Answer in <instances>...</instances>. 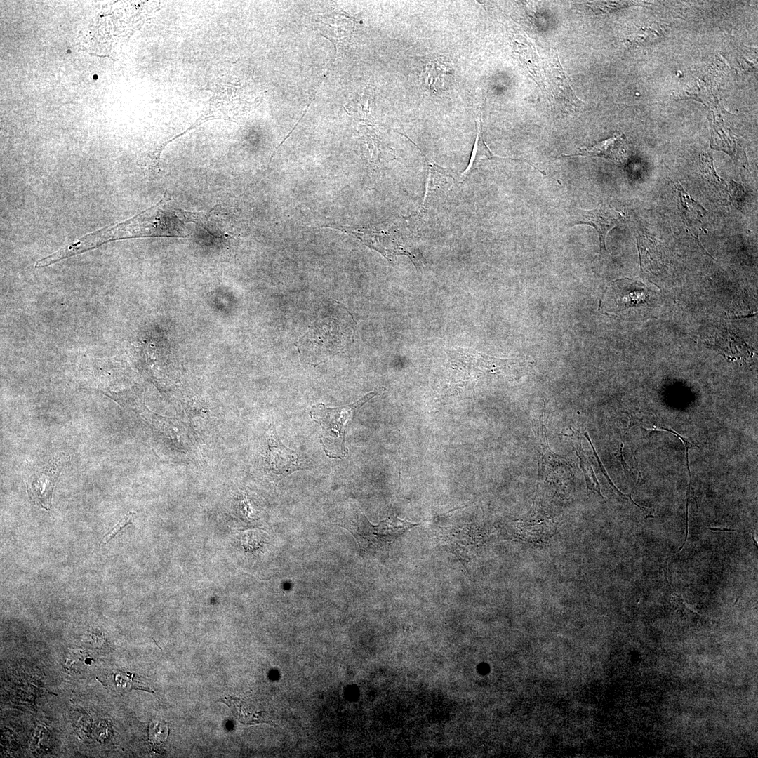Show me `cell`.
I'll use <instances>...</instances> for the list:
<instances>
[{"label":"cell","mask_w":758,"mask_h":758,"mask_svg":"<svg viewBox=\"0 0 758 758\" xmlns=\"http://www.w3.org/2000/svg\"><path fill=\"white\" fill-rule=\"evenodd\" d=\"M701 169L707 180L719 191L726 192V184L721 179L714 171L713 159L708 154H704L700 159Z\"/></svg>","instance_id":"14"},{"label":"cell","mask_w":758,"mask_h":758,"mask_svg":"<svg viewBox=\"0 0 758 758\" xmlns=\"http://www.w3.org/2000/svg\"><path fill=\"white\" fill-rule=\"evenodd\" d=\"M730 185L731 194L733 193V194H732L733 200L736 201L737 204H739L740 201H742V199H743L744 198L743 190L742 187H740V185L734 181H731Z\"/></svg>","instance_id":"16"},{"label":"cell","mask_w":758,"mask_h":758,"mask_svg":"<svg viewBox=\"0 0 758 758\" xmlns=\"http://www.w3.org/2000/svg\"><path fill=\"white\" fill-rule=\"evenodd\" d=\"M201 215V213L176 207L171 199L165 198L129 219L80 237L41 258V265L46 267L113 241L154 237H185L190 235L192 225L196 223Z\"/></svg>","instance_id":"1"},{"label":"cell","mask_w":758,"mask_h":758,"mask_svg":"<svg viewBox=\"0 0 758 758\" xmlns=\"http://www.w3.org/2000/svg\"><path fill=\"white\" fill-rule=\"evenodd\" d=\"M621 279L613 282V286L620 292L614 294L615 307L622 310L643 302L647 298L645 286L639 281L631 279Z\"/></svg>","instance_id":"11"},{"label":"cell","mask_w":758,"mask_h":758,"mask_svg":"<svg viewBox=\"0 0 758 758\" xmlns=\"http://www.w3.org/2000/svg\"><path fill=\"white\" fill-rule=\"evenodd\" d=\"M573 156L599 157L622 163L627 158V139L623 134L616 135L590 147L580 149Z\"/></svg>","instance_id":"9"},{"label":"cell","mask_w":758,"mask_h":758,"mask_svg":"<svg viewBox=\"0 0 758 758\" xmlns=\"http://www.w3.org/2000/svg\"><path fill=\"white\" fill-rule=\"evenodd\" d=\"M418 525L399 518L387 519L374 525L360 514L343 526L352 534L361 554H375L387 552L397 538Z\"/></svg>","instance_id":"4"},{"label":"cell","mask_w":758,"mask_h":758,"mask_svg":"<svg viewBox=\"0 0 758 758\" xmlns=\"http://www.w3.org/2000/svg\"><path fill=\"white\" fill-rule=\"evenodd\" d=\"M297 454L285 447L274 435L269 439L267 463L277 474L298 470Z\"/></svg>","instance_id":"10"},{"label":"cell","mask_w":758,"mask_h":758,"mask_svg":"<svg viewBox=\"0 0 758 758\" xmlns=\"http://www.w3.org/2000/svg\"><path fill=\"white\" fill-rule=\"evenodd\" d=\"M543 69L542 84H545L557 102L571 109L581 105L582 101L572 90L557 54L554 53L545 61Z\"/></svg>","instance_id":"6"},{"label":"cell","mask_w":758,"mask_h":758,"mask_svg":"<svg viewBox=\"0 0 758 758\" xmlns=\"http://www.w3.org/2000/svg\"><path fill=\"white\" fill-rule=\"evenodd\" d=\"M496 159H512L510 157H502L497 156L491 152L489 148L487 147L484 140L483 139L481 132V128L479 127L477 133L476 142L472 153L470 162L466 169L462 173L459 177L458 184L462 183L466 180L467 177L475 169L480 167V166L486 160H495Z\"/></svg>","instance_id":"13"},{"label":"cell","mask_w":758,"mask_h":758,"mask_svg":"<svg viewBox=\"0 0 758 758\" xmlns=\"http://www.w3.org/2000/svg\"><path fill=\"white\" fill-rule=\"evenodd\" d=\"M135 512H131L128 514H127L125 517H124L112 528V530L108 531L103 536V538H102V540H101V542L100 543V546H101L102 545H105L107 543H108L112 538H113L117 535V533H118L120 531H121L124 527H126V526L130 525L131 524H132L134 519H135Z\"/></svg>","instance_id":"15"},{"label":"cell","mask_w":758,"mask_h":758,"mask_svg":"<svg viewBox=\"0 0 758 758\" xmlns=\"http://www.w3.org/2000/svg\"><path fill=\"white\" fill-rule=\"evenodd\" d=\"M677 192V204L680 215L687 225L692 229L699 227L703 222L707 211L694 200L682 186L674 182Z\"/></svg>","instance_id":"12"},{"label":"cell","mask_w":758,"mask_h":758,"mask_svg":"<svg viewBox=\"0 0 758 758\" xmlns=\"http://www.w3.org/2000/svg\"><path fill=\"white\" fill-rule=\"evenodd\" d=\"M377 394L376 391L368 392L359 400L341 407L328 408L323 404L313 406L310 414L323 430L324 441L321 442L327 456L341 458L347 453L344 444L347 423L365 403Z\"/></svg>","instance_id":"3"},{"label":"cell","mask_w":758,"mask_h":758,"mask_svg":"<svg viewBox=\"0 0 758 758\" xmlns=\"http://www.w3.org/2000/svg\"><path fill=\"white\" fill-rule=\"evenodd\" d=\"M426 160L428 172L422 206L417 213L420 215L425 211L427 204L432 194L437 192H444L451 189L455 184L458 183L454 172L451 168L442 167L427 157Z\"/></svg>","instance_id":"8"},{"label":"cell","mask_w":758,"mask_h":758,"mask_svg":"<svg viewBox=\"0 0 758 758\" xmlns=\"http://www.w3.org/2000/svg\"><path fill=\"white\" fill-rule=\"evenodd\" d=\"M710 529L712 530V531H736V529L718 528H710Z\"/></svg>","instance_id":"17"},{"label":"cell","mask_w":758,"mask_h":758,"mask_svg":"<svg viewBox=\"0 0 758 758\" xmlns=\"http://www.w3.org/2000/svg\"><path fill=\"white\" fill-rule=\"evenodd\" d=\"M752 539H753V540H754V544H755V545H756V546H757V543L755 542V540H754V536H753V535H752Z\"/></svg>","instance_id":"18"},{"label":"cell","mask_w":758,"mask_h":758,"mask_svg":"<svg viewBox=\"0 0 758 758\" xmlns=\"http://www.w3.org/2000/svg\"><path fill=\"white\" fill-rule=\"evenodd\" d=\"M624 216L616 208L608 205H599L592 209L578 208L572 225H587L597 231L601 253L606 251V237L610 230L620 225Z\"/></svg>","instance_id":"7"},{"label":"cell","mask_w":758,"mask_h":758,"mask_svg":"<svg viewBox=\"0 0 758 758\" xmlns=\"http://www.w3.org/2000/svg\"><path fill=\"white\" fill-rule=\"evenodd\" d=\"M66 458L64 453L57 454L47 465L30 476L26 484L30 499L46 510L51 508L53 488Z\"/></svg>","instance_id":"5"},{"label":"cell","mask_w":758,"mask_h":758,"mask_svg":"<svg viewBox=\"0 0 758 758\" xmlns=\"http://www.w3.org/2000/svg\"><path fill=\"white\" fill-rule=\"evenodd\" d=\"M385 222L362 227L338 226V230L357 238L368 247L378 251L386 259L393 260L396 256H408L417 267L426 263L419 250L410 246L408 235L411 232L410 222Z\"/></svg>","instance_id":"2"}]
</instances>
